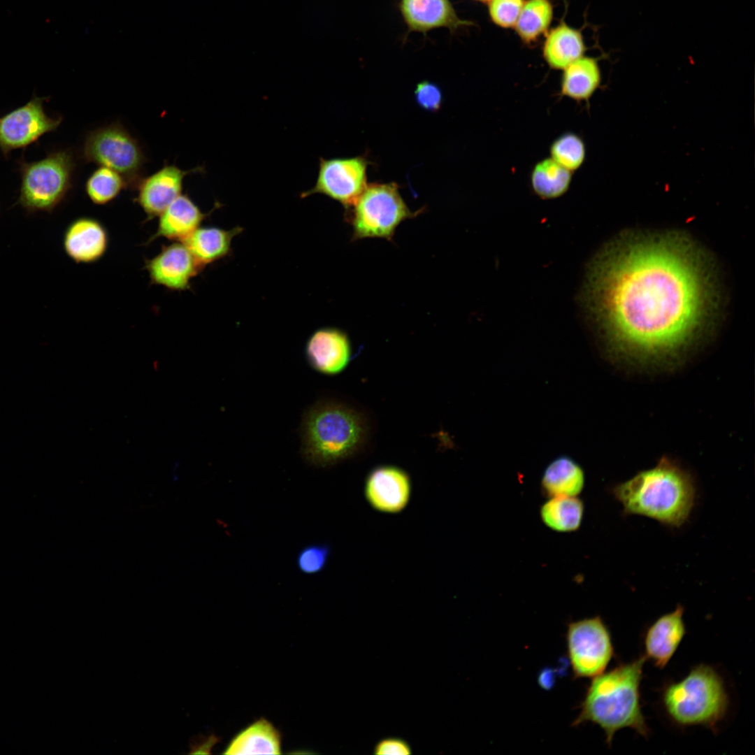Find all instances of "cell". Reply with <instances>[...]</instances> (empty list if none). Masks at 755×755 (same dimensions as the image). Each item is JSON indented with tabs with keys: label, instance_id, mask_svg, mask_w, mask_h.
<instances>
[{
	"label": "cell",
	"instance_id": "1",
	"mask_svg": "<svg viewBox=\"0 0 755 755\" xmlns=\"http://www.w3.org/2000/svg\"><path fill=\"white\" fill-rule=\"evenodd\" d=\"M715 275L704 251L677 232L619 236L589 263L578 301L616 347L654 354L685 345L718 313Z\"/></svg>",
	"mask_w": 755,
	"mask_h": 755
},
{
	"label": "cell",
	"instance_id": "2",
	"mask_svg": "<svg viewBox=\"0 0 755 755\" xmlns=\"http://www.w3.org/2000/svg\"><path fill=\"white\" fill-rule=\"evenodd\" d=\"M645 656L592 678L580 705V711L572 726L591 722L605 733L610 746L614 734L630 728L647 738L648 726L642 711L640 687Z\"/></svg>",
	"mask_w": 755,
	"mask_h": 755
},
{
	"label": "cell",
	"instance_id": "3",
	"mask_svg": "<svg viewBox=\"0 0 755 755\" xmlns=\"http://www.w3.org/2000/svg\"><path fill=\"white\" fill-rule=\"evenodd\" d=\"M625 515H639L679 527L689 517L696 499L690 476L666 459L612 489Z\"/></svg>",
	"mask_w": 755,
	"mask_h": 755
},
{
	"label": "cell",
	"instance_id": "4",
	"mask_svg": "<svg viewBox=\"0 0 755 755\" xmlns=\"http://www.w3.org/2000/svg\"><path fill=\"white\" fill-rule=\"evenodd\" d=\"M368 431L366 418L357 410L336 401L317 403L303 417V456L315 467L333 466L362 449Z\"/></svg>",
	"mask_w": 755,
	"mask_h": 755
},
{
	"label": "cell",
	"instance_id": "5",
	"mask_svg": "<svg viewBox=\"0 0 755 755\" xmlns=\"http://www.w3.org/2000/svg\"><path fill=\"white\" fill-rule=\"evenodd\" d=\"M661 698L666 714L681 726L714 729L724 719L729 707L723 678L706 664L697 665L682 680L666 684Z\"/></svg>",
	"mask_w": 755,
	"mask_h": 755
},
{
	"label": "cell",
	"instance_id": "6",
	"mask_svg": "<svg viewBox=\"0 0 755 755\" xmlns=\"http://www.w3.org/2000/svg\"><path fill=\"white\" fill-rule=\"evenodd\" d=\"M75 167L73 155L67 150L50 152L36 161L21 160L18 203L29 212L52 211L71 189Z\"/></svg>",
	"mask_w": 755,
	"mask_h": 755
},
{
	"label": "cell",
	"instance_id": "7",
	"mask_svg": "<svg viewBox=\"0 0 755 755\" xmlns=\"http://www.w3.org/2000/svg\"><path fill=\"white\" fill-rule=\"evenodd\" d=\"M350 209L353 240L368 238L391 240L402 222L422 212L408 208L395 182L368 185Z\"/></svg>",
	"mask_w": 755,
	"mask_h": 755
},
{
	"label": "cell",
	"instance_id": "8",
	"mask_svg": "<svg viewBox=\"0 0 755 755\" xmlns=\"http://www.w3.org/2000/svg\"><path fill=\"white\" fill-rule=\"evenodd\" d=\"M82 157L86 162L117 172L127 188L136 189L143 178V152L137 140L119 123L91 131L84 141Z\"/></svg>",
	"mask_w": 755,
	"mask_h": 755
},
{
	"label": "cell",
	"instance_id": "9",
	"mask_svg": "<svg viewBox=\"0 0 755 755\" xmlns=\"http://www.w3.org/2000/svg\"><path fill=\"white\" fill-rule=\"evenodd\" d=\"M566 640L576 679L593 678L603 673L614 655L610 632L598 616L570 622Z\"/></svg>",
	"mask_w": 755,
	"mask_h": 755
},
{
	"label": "cell",
	"instance_id": "10",
	"mask_svg": "<svg viewBox=\"0 0 755 755\" xmlns=\"http://www.w3.org/2000/svg\"><path fill=\"white\" fill-rule=\"evenodd\" d=\"M368 160L364 156L351 158H320L315 186L301 194L307 197L322 194L350 209L367 187Z\"/></svg>",
	"mask_w": 755,
	"mask_h": 755
},
{
	"label": "cell",
	"instance_id": "11",
	"mask_svg": "<svg viewBox=\"0 0 755 755\" xmlns=\"http://www.w3.org/2000/svg\"><path fill=\"white\" fill-rule=\"evenodd\" d=\"M45 99L34 96L25 105L0 117V149L5 156L13 150L29 145L59 127L62 118L45 113Z\"/></svg>",
	"mask_w": 755,
	"mask_h": 755
},
{
	"label": "cell",
	"instance_id": "12",
	"mask_svg": "<svg viewBox=\"0 0 755 755\" xmlns=\"http://www.w3.org/2000/svg\"><path fill=\"white\" fill-rule=\"evenodd\" d=\"M364 498L375 511L387 515L401 513L412 496V482L404 469L394 465H380L366 475Z\"/></svg>",
	"mask_w": 755,
	"mask_h": 755
},
{
	"label": "cell",
	"instance_id": "13",
	"mask_svg": "<svg viewBox=\"0 0 755 755\" xmlns=\"http://www.w3.org/2000/svg\"><path fill=\"white\" fill-rule=\"evenodd\" d=\"M145 268L153 284L173 291L188 289L192 279L201 269L185 245L177 241L163 246L146 261Z\"/></svg>",
	"mask_w": 755,
	"mask_h": 755
},
{
	"label": "cell",
	"instance_id": "14",
	"mask_svg": "<svg viewBox=\"0 0 755 755\" xmlns=\"http://www.w3.org/2000/svg\"><path fill=\"white\" fill-rule=\"evenodd\" d=\"M398 8L408 29L406 36L412 31L426 35L438 28H446L453 34L475 25L461 18L450 0H400Z\"/></svg>",
	"mask_w": 755,
	"mask_h": 755
},
{
	"label": "cell",
	"instance_id": "15",
	"mask_svg": "<svg viewBox=\"0 0 755 755\" xmlns=\"http://www.w3.org/2000/svg\"><path fill=\"white\" fill-rule=\"evenodd\" d=\"M199 168L184 171L174 164H166L150 175L142 178L136 189L135 201L148 217L159 216L182 194L185 177Z\"/></svg>",
	"mask_w": 755,
	"mask_h": 755
},
{
	"label": "cell",
	"instance_id": "16",
	"mask_svg": "<svg viewBox=\"0 0 755 755\" xmlns=\"http://www.w3.org/2000/svg\"><path fill=\"white\" fill-rule=\"evenodd\" d=\"M308 364L324 375H336L347 366L351 358L350 339L343 331L325 327L316 330L305 345Z\"/></svg>",
	"mask_w": 755,
	"mask_h": 755
},
{
	"label": "cell",
	"instance_id": "17",
	"mask_svg": "<svg viewBox=\"0 0 755 755\" xmlns=\"http://www.w3.org/2000/svg\"><path fill=\"white\" fill-rule=\"evenodd\" d=\"M109 236L98 220L89 217L73 220L66 229L63 238L65 252L77 264H91L106 254Z\"/></svg>",
	"mask_w": 755,
	"mask_h": 755
},
{
	"label": "cell",
	"instance_id": "18",
	"mask_svg": "<svg viewBox=\"0 0 755 755\" xmlns=\"http://www.w3.org/2000/svg\"><path fill=\"white\" fill-rule=\"evenodd\" d=\"M683 614L684 607L678 605L673 612L658 618L645 633L644 656L659 668L666 666L686 633Z\"/></svg>",
	"mask_w": 755,
	"mask_h": 755
},
{
	"label": "cell",
	"instance_id": "19",
	"mask_svg": "<svg viewBox=\"0 0 755 755\" xmlns=\"http://www.w3.org/2000/svg\"><path fill=\"white\" fill-rule=\"evenodd\" d=\"M206 216L191 198L181 194L158 216L157 231L151 240L162 237L183 242L200 226Z\"/></svg>",
	"mask_w": 755,
	"mask_h": 755
},
{
	"label": "cell",
	"instance_id": "20",
	"mask_svg": "<svg viewBox=\"0 0 755 755\" xmlns=\"http://www.w3.org/2000/svg\"><path fill=\"white\" fill-rule=\"evenodd\" d=\"M542 50L543 58L551 69L563 70L584 56L586 46L579 30L561 22L547 31Z\"/></svg>",
	"mask_w": 755,
	"mask_h": 755
},
{
	"label": "cell",
	"instance_id": "21",
	"mask_svg": "<svg viewBox=\"0 0 755 755\" xmlns=\"http://www.w3.org/2000/svg\"><path fill=\"white\" fill-rule=\"evenodd\" d=\"M241 231L240 227L226 230L215 226H199L182 243L202 268L226 256L233 238Z\"/></svg>",
	"mask_w": 755,
	"mask_h": 755
},
{
	"label": "cell",
	"instance_id": "22",
	"mask_svg": "<svg viewBox=\"0 0 755 755\" xmlns=\"http://www.w3.org/2000/svg\"><path fill=\"white\" fill-rule=\"evenodd\" d=\"M601 82L597 60L582 56L563 70L560 94L576 101H588Z\"/></svg>",
	"mask_w": 755,
	"mask_h": 755
},
{
	"label": "cell",
	"instance_id": "23",
	"mask_svg": "<svg viewBox=\"0 0 755 755\" xmlns=\"http://www.w3.org/2000/svg\"><path fill=\"white\" fill-rule=\"evenodd\" d=\"M541 483L543 492L549 497L575 496L584 487V473L572 458L560 456L547 465Z\"/></svg>",
	"mask_w": 755,
	"mask_h": 755
},
{
	"label": "cell",
	"instance_id": "24",
	"mask_svg": "<svg viewBox=\"0 0 755 755\" xmlns=\"http://www.w3.org/2000/svg\"><path fill=\"white\" fill-rule=\"evenodd\" d=\"M280 735L265 719H260L239 733L224 754H279Z\"/></svg>",
	"mask_w": 755,
	"mask_h": 755
},
{
	"label": "cell",
	"instance_id": "25",
	"mask_svg": "<svg viewBox=\"0 0 755 755\" xmlns=\"http://www.w3.org/2000/svg\"><path fill=\"white\" fill-rule=\"evenodd\" d=\"M571 180L572 172L552 158H545L537 162L530 176L532 190L542 199L561 196L568 190Z\"/></svg>",
	"mask_w": 755,
	"mask_h": 755
},
{
	"label": "cell",
	"instance_id": "26",
	"mask_svg": "<svg viewBox=\"0 0 755 755\" xmlns=\"http://www.w3.org/2000/svg\"><path fill=\"white\" fill-rule=\"evenodd\" d=\"M553 13L551 0H526L514 27L521 41L531 45L547 34Z\"/></svg>",
	"mask_w": 755,
	"mask_h": 755
},
{
	"label": "cell",
	"instance_id": "27",
	"mask_svg": "<svg viewBox=\"0 0 755 755\" xmlns=\"http://www.w3.org/2000/svg\"><path fill=\"white\" fill-rule=\"evenodd\" d=\"M583 513V503L575 496L551 497L540 508V516L545 524L559 532L577 530L581 524Z\"/></svg>",
	"mask_w": 755,
	"mask_h": 755
},
{
	"label": "cell",
	"instance_id": "28",
	"mask_svg": "<svg viewBox=\"0 0 755 755\" xmlns=\"http://www.w3.org/2000/svg\"><path fill=\"white\" fill-rule=\"evenodd\" d=\"M127 188L122 176L113 169L100 166L94 170L86 181L85 192L92 202L105 205L115 199Z\"/></svg>",
	"mask_w": 755,
	"mask_h": 755
},
{
	"label": "cell",
	"instance_id": "29",
	"mask_svg": "<svg viewBox=\"0 0 755 755\" xmlns=\"http://www.w3.org/2000/svg\"><path fill=\"white\" fill-rule=\"evenodd\" d=\"M550 156L562 167L573 172L579 169L586 158L585 144L578 134L566 132L558 136L549 147Z\"/></svg>",
	"mask_w": 755,
	"mask_h": 755
},
{
	"label": "cell",
	"instance_id": "30",
	"mask_svg": "<svg viewBox=\"0 0 755 755\" xmlns=\"http://www.w3.org/2000/svg\"><path fill=\"white\" fill-rule=\"evenodd\" d=\"M331 554L326 543H314L303 547L296 556L298 570L305 575H315L324 570Z\"/></svg>",
	"mask_w": 755,
	"mask_h": 755
},
{
	"label": "cell",
	"instance_id": "31",
	"mask_svg": "<svg viewBox=\"0 0 755 755\" xmlns=\"http://www.w3.org/2000/svg\"><path fill=\"white\" fill-rule=\"evenodd\" d=\"M525 0H491L488 3L489 15L497 26L514 28Z\"/></svg>",
	"mask_w": 755,
	"mask_h": 755
},
{
	"label": "cell",
	"instance_id": "32",
	"mask_svg": "<svg viewBox=\"0 0 755 755\" xmlns=\"http://www.w3.org/2000/svg\"><path fill=\"white\" fill-rule=\"evenodd\" d=\"M414 94L417 104L422 109L429 112H437L440 109L443 93L436 83L427 80L419 82Z\"/></svg>",
	"mask_w": 755,
	"mask_h": 755
},
{
	"label": "cell",
	"instance_id": "33",
	"mask_svg": "<svg viewBox=\"0 0 755 755\" xmlns=\"http://www.w3.org/2000/svg\"><path fill=\"white\" fill-rule=\"evenodd\" d=\"M376 755H408L412 754L410 745L399 738H387L380 740L374 747Z\"/></svg>",
	"mask_w": 755,
	"mask_h": 755
},
{
	"label": "cell",
	"instance_id": "34",
	"mask_svg": "<svg viewBox=\"0 0 755 755\" xmlns=\"http://www.w3.org/2000/svg\"><path fill=\"white\" fill-rule=\"evenodd\" d=\"M483 3H488L491 0H474Z\"/></svg>",
	"mask_w": 755,
	"mask_h": 755
}]
</instances>
